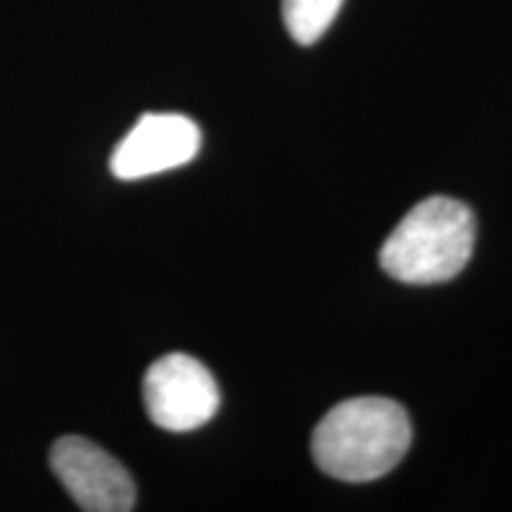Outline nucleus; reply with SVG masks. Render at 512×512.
Returning <instances> with one entry per match:
<instances>
[{
	"mask_svg": "<svg viewBox=\"0 0 512 512\" xmlns=\"http://www.w3.org/2000/svg\"><path fill=\"white\" fill-rule=\"evenodd\" d=\"M143 399L150 420L169 432L207 425L219 411V384L207 366L188 354H166L147 368Z\"/></svg>",
	"mask_w": 512,
	"mask_h": 512,
	"instance_id": "nucleus-3",
	"label": "nucleus"
},
{
	"mask_svg": "<svg viewBox=\"0 0 512 512\" xmlns=\"http://www.w3.org/2000/svg\"><path fill=\"white\" fill-rule=\"evenodd\" d=\"M344 0H283L287 34L299 46H313L335 22Z\"/></svg>",
	"mask_w": 512,
	"mask_h": 512,
	"instance_id": "nucleus-6",
	"label": "nucleus"
},
{
	"mask_svg": "<svg viewBox=\"0 0 512 512\" xmlns=\"http://www.w3.org/2000/svg\"><path fill=\"white\" fill-rule=\"evenodd\" d=\"M413 427L406 408L384 396L337 403L311 437L313 460L339 482H373L392 472L408 453Z\"/></svg>",
	"mask_w": 512,
	"mask_h": 512,
	"instance_id": "nucleus-1",
	"label": "nucleus"
},
{
	"mask_svg": "<svg viewBox=\"0 0 512 512\" xmlns=\"http://www.w3.org/2000/svg\"><path fill=\"white\" fill-rule=\"evenodd\" d=\"M50 467L81 510L128 512L136 505V484L105 448L83 437H62L50 451Z\"/></svg>",
	"mask_w": 512,
	"mask_h": 512,
	"instance_id": "nucleus-4",
	"label": "nucleus"
},
{
	"mask_svg": "<svg viewBox=\"0 0 512 512\" xmlns=\"http://www.w3.org/2000/svg\"><path fill=\"white\" fill-rule=\"evenodd\" d=\"M475 238V214L467 204L453 197H427L384 240L380 266L406 285L446 283L467 266Z\"/></svg>",
	"mask_w": 512,
	"mask_h": 512,
	"instance_id": "nucleus-2",
	"label": "nucleus"
},
{
	"mask_svg": "<svg viewBox=\"0 0 512 512\" xmlns=\"http://www.w3.org/2000/svg\"><path fill=\"white\" fill-rule=\"evenodd\" d=\"M200 145V126L183 114H143L112 152L110 169L119 181H140L192 162Z\"/></svg>",
	"mask_w": 512,
	"mask_h": 512,
	"instance_id": "nucleus-5",
	"label": "nucleus"
}]
</instances>
